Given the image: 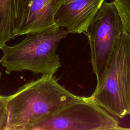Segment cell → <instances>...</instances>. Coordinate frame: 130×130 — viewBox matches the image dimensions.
I'll return each mask as SVG.
<instances>
[{
    "label": "cell",
    "instance_id": "52a82bcc",
    "mask_svg": "<svg viewBox=\"0 0 130 130\" xmlns=\"http://www.w3.org/2000/svg\"><path fill=\"white\" fill-rule=\"evenodd\" d=\"M56 0H33L17 36L56 30L54 15Z\"/></svg>",
    "mask_w": 130,
    "mask_h": 130
},
{
    "label": "cell",
    "instance_id": "9c48e42d",
    "mask_svg": "<svg viewBox=\"0 0 130 130\" xmlns=\"http://www.w3.org/2000/svg\"><path fill=\"white\" fill-rule=\"evenodd\" d=\"M120 15L123 31L130 37V0H113Z\"/></svg>",
    "mask_w": 130,
    "mask_h": 130
},
{
    "label": "cell",
    "instance_id": "ba28073f",
    "mask_svg": "<svg viewBox=\"0 0 130 130\" xmlns=\"http://www.w3.org/2000/svg\"><path fill=\"white\" fill-rule=\"evenodd\" d=\"M33 0H0V49L17 36Z\"/></svg>",
    "mask_w": 130,
    "mask_h": 130
},
{
    "label": "cell",
    "instance_id": "8992f818",
    "mask_svg": "<svg viewBox=\"0 0 130 130\" xmlns=\"http://www.w3.org/2000/svg\"><path fill=\"white\" fill-rule=\"evenodd\" d=\"M105 1L76 0L61 5L55 10V23L69 34H85Z\"/></svg>",
    "mask_w": 130,
    "mask_h": 130
},
{
    "label": "cell",
    "instance_id": "30bf717a",
    "mask_svg": "<svg viewBox=\"0 0 130 130\" xmlns=\"http://www.w3.org/2000/svg\"><path fill=\"white\" fill-rule=\"evenodd\" d=\"M8 120V114L6 96L0 95V130H6Z\"/></svg>",
    "mask_w": 130,
    "mask_h": 130
},
{
    "label": "cell",
    "instance_id": "5b68a950",
    "mask_svg": "<svg viewBox=\"0 0 130 130\" xmlns=\"http://www.w3.org/2000/svg\"><path fill=\"white\" fill-rule=\"evenodd\" d=\"M121 129L117 120L89 97L66 107L32 125L29 130Z\"/></svg>",
    "mask_w": 130,
    "mask_h": 130
},
{
    "label": "cell",
    "instance_id": "8fae6325",
    "mask_svg": "<svg viewBox=\"0 0 130 130\" xmlns=\"http://www.w3.org/2000/svg\"><path fill=\"white\" fill-rule=\"evenodd\" d=\"M76 0H56V9L61 5L69 3ZM56 10V9H55Z\"/></svg>",
    "mask_w": 130,
    "mask_h": 130
},
{
    "label": "cell",
    "instance_id": "7a4b0ae2",
    "mask_svg": "<svg viewBox=\"0 0 130 130\" xmlns=\"http://www.w3.org/2000/svg\"><path fill=\"white\" fill-rule=\"evenodd\" d=\"M69 33L64 28L30 33L13 46L1 49L0 63L8 74L12 72L31 71L34 74L54 75L61 64L56 50L59 43Z\"/></svg>",
    "mask_w": 130,
    "mask_h": 130
},
{
    "label": "cell",
    "instance_id": "3957f363",
    "mask_svg": "<svg viewBox=\"0 0 130 130\" xmlns=\"http://www.w3.org/2000/svg\"><path fill=\"white\" fill-rule=\"evenodd\" d=\"M89 98L111 115L123 118L130 114V37L122 32Z\"/></svg>",
    "mask_w": 130,
    "mask_h": 130
},
{
    "label": "cell",
    "instance_id": "7c38bea8",
    "mask_svg": "<svg viewBox=\"0 0 130 130\" xmlns=\"http://www.w3.org/2000/svg\"><path fill=\"white\" fill-rule=\"evenodd\" d=\"M1 77H2V74H1V71H0V79H1Z\"/></svg>",
    "mask_w": 130,
    "mask_h": 130
},
{
    "label": "cell",
    "instance_id": "277c9868",
    "mask_svg": "<svg viewBox=\"0 0 130 130\" xmlns=\"http://www.w3.org/2000/svg\"><path fill=\"white\" fill-rule=\"evenodd\" d=\"M122 21L113 1H104L89 25L87 35L93 73L98 79L104 71L114 50Z\"/></svg>",
    "mask_w": 130,
    "mask_h": 130
},
{
    "label": "cell",
    "instance_id": "6da1fadb",
    "mask_svg": "<svg viewBox=\"0 0 130 130\" xmlns=\"http://www.w3.org/2000/svg\"><path fill=\"white\" fill-rule=\"evenodd\" d=\"M87 98L71 92L53 75H43L6 96L8 114L6 130H29L66 107Z\"/></svg>",
    "mask_w": 130,
    "mask_h": 130
}]
</instances>
